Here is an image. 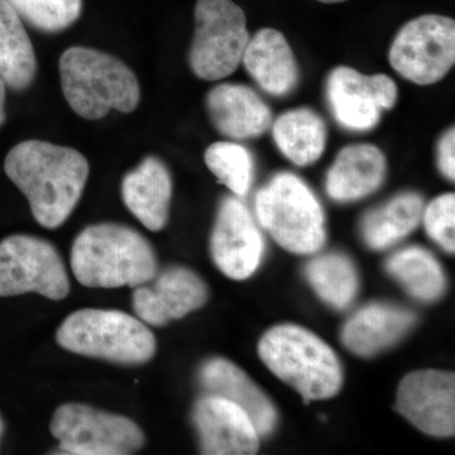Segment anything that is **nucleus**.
<instances>
[{
    "instance_id": "20e7f679",
    "label": "nucleus",
    "mask_w": 455,
    "mask_h": 455,
    "mask_svg": "<svg viewBox=\"0 0 455 455\" xmlns=\"http://www.w3.org/2000/svg\"><path fill=\"white\" fill-rule=\"evenodd\" d=\"M259 353L266 366L305 401L325 400L340 390L339 359L325 341L301 326H275L263 335Z\"/></svg>"
},
{
    "instance_id": "c756f323",
    "label": "nucleus",
    "mask_w": 455,
    "mask_h": 455,
    "mask_svg": "<svg viewBox=\"0 0 455 455\" xmlns=\"http://www.w3.org/2000/svg\"><path fill=\"white\" fill-rule=\"evenodd\" d=\"M455 131L451 128L443 136L439 142V169L445 178L454 181L455 179Z\"/></svg>"
},
{
    "instance_id": "bb28decb",
    "label": "nucleus",
    "mask_w": 455,
    "mask_h": 455,
    "mask_svg": "<svg viewBox=\"0 0 455 455\" xmlns=\"http://www.w3.org/2000/svg\"><path fill=\"white\" fill-rule=\"evenodd\" d=\"M204 158L208 169L235 196H247L253 179L252 156L247 148L230 142L212 143Z\"/></svg>"
},
{
    "instance_id": "f8f14e48",
    "label": "nucleus",
    "mask_w": 455,
    "mask_h": 455,
    "mask_svg": "<svg viewBox=\"0 0 455 455\" xmlns=\"http://www.w3.org/2000/svg\"><path fill=\"white\" fill-rule=\"evenodd\" d=\"M396 410L427 435L448 438L455 433V377L444 371L407 374L398 386Z\"/></svg>"
},
{
    "instance_id": "393cba45",
    "label": "nucleus",
    "mask_w": 455,
    "mask_h": 455,
    "mask_svg": "<svg viewBox=\"0 0 455 455\" xmlns=\"http://www.w3.org/2000/svg\"><path fill=\"white\" fill-rule=\"evenodd\" d=\"M388 274L421 301H434L445 291V276L438 260L420 247H410L392 254L386 263Z\"/></svg>"
},
{
    "instance_id": "7c9ffc66",
    "label": "nucleus",
    "mask_w": 455,
    "mask_h": 455,
    "mask_svg": "<svg viewBox=\"0 0 455 455\" xmlns=\"http://www.w3.org/2000/svg\"><path fill=\"white\" fill-rule=\"evenodd\" d=\"M5 84L3 82L2 77H0V127H2L3 123L5 121Z\"/></svg>"
},
{
    "instance_id": "4be33fe9",
    "label": "nucleus",
    "mask_w": 455,
    "mask_h": 455,
    "mask_svg": "<svg viewBox=\"0 0 455 455\" xmlns=\"http://www.w3.org/2000/svg\"><path fill=\"white\" fill-rule=\"evenodd\" d=\"M37 71V60L22 20L0 0V77L9 88L25 90Z\"/></svg>"
},
{
    "instance_id": "5701e85b",
    "label": "nucleus",
    "mask_w": 455,
    "mask_h": 455,
    "mask_svg": "<svg viewBox=\"0 0 455 455\" xmlns=\"http://www.w3.org/2000/svg\"><path fill=\"white\" fill-rule=\"evenodd\" d=\"M423 197L415 193L401 194L368 212L362 223L364 242L372 250H386L409 235L423 220Z\"/></svg>"
},
{
    "instance_id": "cd10ccee",
    "label": "nucleus",
    "mask_w": 455,
    "mask_h": 455,
    "mask_svg": "<svg viewBox=\"0 0 455 455\" xmlns=\"http://www.w3.org/2000/svg\"><path fill=\"white\" fill-rule=\"evenodd\" d=\"M18 16L44 32H59L82 14L83 0H7Z\"/></svg>"
},
{
    "instance_id": "a211bd4d",
    "label": "nucleus",
    "mask_w": 455,
    "mask_h": 455,
    "mask_svg": "<svg viewBox=\"0 0 455 455\" xmlns=\"http://www.w3.org/2000/svg\"><path fill=\"white\" fill-rule=\"evenodd\" d=\"M415 322L412 311L377 302L350 317L341 331V341L355 355L370 357L397 343Z\"/></svg>"
},
{
    "instance_id": "7ed1b4c3",
    "label": "nucleus",
    "mask_w": 455,
    "mask_h": 455,
    "mask_svg": "<svg viewBox=\"0 0 455 455\" xmlns=\"http://www.w3.org/2000/svg\"><path fill=\"white\" fill-rule=\"evenodd\" d=\"M62 92L75 113L98 121L112 109L131 113L139 107L140 88L121 60L88 47H71L60 59Z\"/></svg>"
},
{
    "instance_id": "423d86ee",
    "label": "nucleus",
    "mask_w": 455,
    "mask_h": 455,
    "mask_svg": "<svg viewBox=\"0 0 455 455\" xmlns=\"http://www.w3.org/2000/svg\"><path fill=\"white\" fill-rule=\"evenodd\" d=\"M260 226L281 247L298 254L315 253L325 243L322 205L292 173H278L256 196Z\"/></svg>"
},
{
    "instance_id": "473e14b6",
    "label": "nucleus",
    "mask_w": 455,
    "mask_h": 455,
    "mask_svg": "<svg viewBox=\"0 0 455 455\" xmlns=\"http://www.w3.org/2000/svg\"><path fill=\"white\" fill-rule=\"evenodd\" d=\"M3 435H4V421H3L2 416H0V443H2Z\"/></svg>"
},
{
    "instance_id": "b1692460",
    "label": "nucleus",
    "mask_w": 455,
    "mask_h": 455,
    "mask_svg": "<svg viewBox=\"0 0 455 455\" xmlns=\"http://www.w3.org/2000/svg\"><path fill=\"white\" fill-rule=\"evenodd\" d=\"M274 139L280 151L298 166L322 157L326 146V127L322 116L307 108L283 113L274 124Z\"/></svg>"
},
{
    "instance_id": "2eb2a0df",
    "label": "nucleus",
    "mask_w": 455,
    "mask_h": 455,
    "mask_svg": "<svg viewBox=\"0 0 455 455\" xmlns=\"http://www.w3.org/2000/svg\"><path fill=\"white\" fill-rule=\"evenodd\" d=\"M193 421L203 454L250 455L259 448V435L241 407L226 398L204 395L196 403Z\"/></svg>"
},
{
    "instance_id": "6ab92c4d",
    "label": "nucleus",
    "mask_w": 455,
    "mask_h": 455,
    "mask_svg": "<svg viewBox=\"0 0 455 455\" xmlns=\"http://www.w3.org/2000/svg\"><path fill=\"white\" fill-rule=\"evenodd\" d=\"M172 181L169 170L157 157H147L122 182L127 208L152 232L163 229L169 220Z\"/></svg>"
},
{
    "instance_id": "a878e982",
    "label": "nucleus",
    "mask_w": 455,
    "mask_h": 455,
    "mask_svg": "<svg viewBox=\"0 0 455 455\" xmlns=\"http://www.w3.org/2000/svg\"><path fill=\"white\" fill-rule=\"evenodd\" d=\"M307 276L317 295L337 309L348 307L357 295V271L343 254L316 257L307 266Z\"/></svg>"
},
{
    "instance_id": "dca6fc26",
    "label": "nucleus",
    "mask_w": 455,
    "mask_h": 455,
    "mask_svg": "<svg viewBox=\"0 0 455 455\" xmlns=\"http://www.w3.org/2000/svg\"><path fill=\"white\" fill-rule=\"evenodd\" d=\"M199 379L205 395L226 398L241 407L259 436L268 435L276 427V409L269 398L232 362L211 359L200 370Z\"/></svg>"
},
{
    "instance_id": "ddd939ff",
    "label": "nucleus",
    "mask_w": 455,
    "mask_h": 455,
    "mask_svg": "<svg viewBox=\"0 0 455 455\" xmlns=\"http://www.w3.org/2000/svg\"><path fill=\"white\" fill-rule=\"evenodd\" d=\"M212 259L226 276L244 280L252 276L262 259L265 243L244 204L226 197L220 204L212 229Z\"/></svg>"
},
{
    "instance_id": "f03ea898",
    "label": "nucleus",
    "mask_w": 455,
    "mask_h": 455,
    "mask_svg": "<svg viewBox=\"0 0 455 455\" xmlns=\"http://www.w3.org/2000/svg\"><path fill=\"white\" fill-rule=\"evenodd\" d=\"M71 268L83 286L92 289L137 287L158 271L154 248L145 236L116 223L85 228L71 248Z\"/></svg>"
},
{
    "instance_id": "4468645a",
    "label": "nucleus",
    "mask_w": 455,
    "mask_h": 455,
    "mask_svg": "<svg viewBox=\"0 0 455 455\" xmlns=\"http://www.w3.org/2000/svg\"><path fill=\"white\" fill-rule=\"evenodd\" d=\"M208 295V287L196 272L173 266L158 275L151 286L134 291L133 307L146 324L164 326L199 310Z\"/></svg>"
},
{
    "instance_id": "f3484780",
    "label": "nucleus",
    "mask_w": 455,
    "mask_h": 455,
    "mask_svg": "<svg viewBox=\"0 0 455 455\" xmlns=\"http://www.w3.org/2000/svg\"><path fill=\"white\" fill-rule=\"evenodd\" d=\"M206 108L214 127L229 139H257L272 124V113L265 101L239 84L215 86L206 97Z\"/></svg>"
},
{
    "instance_id": "c85d7f7f",
    "label": "nucleus",
    "mask_w": 455,
    "mask_h": 455,
    "mask_svg": "<svg viewBox=\"0 0 455 455\" xmlns=\"http://www.w3.org/2000/svg\"><path fill=\"white\" fill-rule=\"evenodd\" d=\"M427 235L449 253H454L455 196L445 194L436 197L424 212Z\"/></svg>"
},
{
    "instance_id": "1a4fd4ad",
    "label": "nucleus",
    "mask_w": 455,
    "mask_h": 455,
    "mask_svg": "<svg viewBox=\"0 0 455 455\" xmlns=\"http://www.w3.org/2000/svg\"><path fill=\"white\" fill-rule=\"evenodd\" d=\"M36 292L62 300L70 292L61 256L50 242L16 235L0 242V298Z\"/></svg>"
},
{
    "instance_id": "aec40b11",
    "label": "nucleus",
    "mask_w": 455,
    "mask_h": 455,
    "mask_svg": "<svg viewBox=\"0 0 455 455\" xmlns=\"http://www.w3.org/2000/svg\"><path fill=\"white\" fill-rule=\"evenodd\" d=\"M245 68L260 88L268 94L283 97L296 88L299 68L289 42L283 33L263 28L245 47Z\"/></svg>"
},
{
    "instance_id": "6e6552de",
    "label": "nucleus",
    "mask_w": 455,
    "mask_h": 455,
    "mask_svg": "<svg viewBox=\"0 0 455 455\" xmlns=\"http://www.w3.org/2000/svg\"><path fill=\"white\" fill-rule=\"evenodd\" d=\"M50 430L62 454L127 455L145 445V434L130 418L83 403L60 406Z\"/></svg>"
},
{
    "instance_id": "0eeeda50",
    "label": "nucleus",
    "mask_w": 455,
    "mask_h": 455,
    "mask_svg": "<svg viewBox=\"0 0 455 455\" xmlns=\"http://www.w3.org/2000/svg\"><path fill=\"white\" fill-rule=\"evenodd\" d=\"M243 9L233 0H197L188 62L197 77L224 79L236 70L250 42Z\"/></svg>"
},
{
    "instance_id": "2f4dec72",
    "label": "nucleus",
    "mask_w": 455,
    "mask_h": 455,
    "mask_svg": "<svg viewBox=\"0 0 455 455\" xmlns=\"http://www.w3.org/2000/svg\"><path fill=\"white\" fill-rule=\"evenodd\" d=\"M320 3H325V4H337V3L347 2V0H317Z\"/></svg>"
},
{
    "instance_id": "9d476101",
    "label": "nucleus",
    "mask_w": 455,
    "mask_h": 455,
    "mask_svg": "<svg viewBox=\"0 0 455 455\" xmlns=\"http://www.w3.org/2000/svg\"><path fill=\"white\" fill-rule=\"evenodd\" d=\"M390 64L401 76L419 85L440 82L455 61V22L425 14L407 22L392 44Z\"/></svg>"
},
{
    "instance_id": "412c9836",
    "label": "nucleus",
    "mask_w": 455,
    "mask_h": 455,
    "mask_svg": "<svg viewBox=\"0 0 455 455\" xmlns=\"http://www.w3.org/2000/svg\"><path fill=\"white\" fill-rule=\"evenodd\" d=\"M386 158L376 146L341 149L326 178V193L340 203L355 202L374 193L386 176Z\"/></svg>"
},
{
    "instance_id": "f257e3e1",
    "label": "nucleus",
    "mask_w": 455,
    "mask_h": 455,
    "mask_svg": "<svg viewBox=\"0 0 455 455\" xmlns=\"http://www.w3.org/2000/svg\"><path fill=\"white\" fill-rule=\"evenodd\" d=\"M5 173L25 194L35 220L47 229L68 220L89 178V164L74 148L25 140L9 151Z\"/></svg>"
},
{
    "instance_id": "39448f33",
    "label": "nucleus",
    "mask_w": 455,
    "mask_h": 455,
    "mask_svg": "<svg viewBox=\"0 0 455 455\" xmlns=\"http://www.w3.org/2000/svg\"><path fill=\"white\" fill-rule=\"evenodd\" d=\"M56 340L68 352L127 366L151 361L157 349L145 323L119 310L75 311L60 326Z\"/></svg>"
},
{
    "instance_id": "9b49d317",
    "label": "nucleus",
    "mask_w": 455,
    "mask_h": 455,
    "mask_svg": "<svg viewBox=\"0 0 455 455\" xmlns=\"http://www.w3.org/2000/svg\"><path fill=\"white\" fill-rule=\"evenodd\" d=\"M326 95L335 119L343 127L370 131L379 124L382 110L396 104L398 90L386 75H363L340 66L329 76Z\"/></svg>"
}]
</instances>
